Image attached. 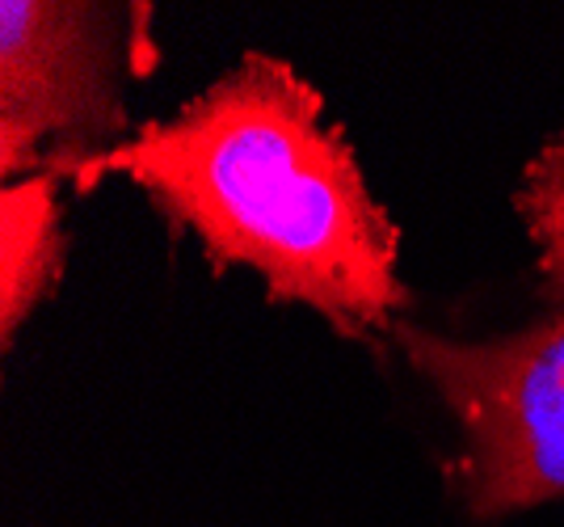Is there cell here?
Segmentation results:
<instances>
[{
	"mask_svg": "<svg viewBox=\"0 0 564 527\" xmlns=\"http://www.w3.org/2000/svg\"><path fill=\"white\" fill-rule=\"evenodd\" d=\"M388 351L443 409L447 498L471 524L564 503V309L497 334H447L404 316Z\"/></svg>",
	"mask_w": 564,
	"mask_h": 527,
	"instance_id": "cell-2",
	"label": "cell"
},
{
	"mask_svg": "<svg viewBox=\"0 0 564 527\" xmlns=\"http://www.w3.org/2000/svg\"><path fill=\"white\" fill-rule=\"evenodd\" d=\"M106 178L131 182L215 275L249 270L270 304L307 309L346 342L388 351L413 309L397 219L325 94L279 55L245 51L165 119L76 169L68 191Z\"/></svg>",
	"mask_w": 564,
	"mask_h": 527,
	"instance_id": "cell-1",
	"label": "cell"
},
{
	"mask_svg": "<svg viewBox=\"0 0 564 527\" xmlns=\"http://www.w3.org/2000/svg\"><path fill=\"white\" fill-rule=\"evenodd\" d=\"M161 64L156 9L110 0L0 4V182L55 173L127 144L131 89Z\"/></svg>",
	"mask_w": 564,
	"mask_h": 527,
	"instance_id": "cell-3",
	"label": "cell"
},
{
	"mask_svg": "<svg viewBox=\"0 0 564 527\" xmlns=\"http://www.w3.org/2000/svg\"><path fill=\"white\" fill-rule=\"evenodd\" d=\"M64 182L55 173H30L0 182V346H18V334L34 321L64 283L68 266V212Z\"/></svg>",
	"mask_w": 564,
	"mask_h": 527,
	"instance_id": "cell-4",
	"label": "cell"
},
{
	"mask_svg": "<svg viewBox=\"0 0 564 527\" xmlns=\"http://www.w3.org/2000/svg\"><path fill=\"white\" fill-rule=\"evenodd\" d=\"M547 309H564V131L547 136L510 194Z\"/></svg>",
	"mask_w": 564,
	"mask_h": 527,
	"instance_id": "cell-5",
	"label": "cell"
}]
</instances>
